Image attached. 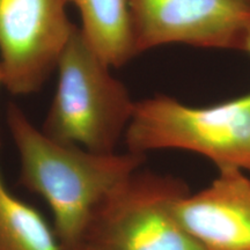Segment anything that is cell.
<instances>
[{"mask_svg": "<svg viewBox=\"0 0 250 250\" xmlns=\"http://www.w3.org/2000/svg\"><path fill=\"white\" fill-rule=\"evenodd\" d=\"M6 124L20 156V183L42 197L54 215L62 250H83L90 221L109 193L138 170L146 155L101 154L49 138L15 103Z\"/></svg>", "mask_w": 250, "mask_h": 250, "instance_id": "6da1fadb", "label": "cell"}, {"mask_svg": "<svg viewBox=\"0 0 250 250\" xmlns=\"http://www.w3.org/2000/svg\"><path fill=\"white\" fill-rule=\"evenodd\" d=\"M110 70L74 24L58 59L57 88L42 132L56 142L94 153L116 152L136 101Z\"/></svg>", "mask_w": 250, "mask_h": 250, "instance_id": "7a4b0ae2", "label": "cell"}, {"mask_svg": "<svg viewBox=\"0 0 250 250\" xmlns=\"http://www.w3.org/2000/svg\"><path fill=\"white\" fill-rule=\"evenodd\" d=\"M124 142L136 154L183 149L250 175V94L203 108L162 94L136 101Z\"/></svg>", "mask_w": 250, "mask_h": 250, "instance_id": "3957f363", "label": "cell"}, {"mask_svg": "<svg viewBox=\"0 0 250 250\" xmlns=\"http://www.w3.org/2000/svg\"><path fill=\"white\" fill-rule=\"evenodd\" d=\"M189 192L179 177L139 168L99 206L90 221L85 248L205 250L176 214V203Z\"/></svg>", "mask_w": 250, "mask_h": 250, "instance_id": "277c9868", "label": "cell"}, {"mask_svg": "<svg viewBox=\"0 0 250 250\" xmlns=\"http://www.w3.org/2000/svg\"><path fill=\"white\" fill-rule=\"evenodd\" d=\"M136 55L182 43L243 50L250 41V0H127Z\"/></svg>", "mask_w": 250, "mask_h": 250, "instance_id": "5b68a950", "label": "cell"}, {"mask_svg": "<svg viewBox=\"0 0 250 250\" xmlns=\"http://www.w3.org/2000/svg\"><path fill=\"white\" fill-rule=\"evenodd\" d=\"M65 0H0L2 87L15 96L40 92L56 71L74 24Z\"/></svg>", "mask_w": 250, "mask_h": 250, "instance_id": "8992f818", "label": "cell"}, {"mask_svg": "<svg viewBox=\"0 0 250 250\" xmlns=\"http://www.w3.org/2000/svg\"><path fill=\"white\" fill-rule=\"evenodd\" d=\"M218 171L210 186L176 203L177 217L205 250H250V175Z\"/></svg>", "mask_w": 250, "mask_h": 250, "instance_id": "52a82bcc", "label": "cell"}, {"mask_svg": "<svg viewBox=\"0 0 250 250\" xmlns=\"http://www.w3.org/2000/svg\"><path fill=\"white\" fill-rule=\"evenodd\" d=\"M80 14V29L111 68L136 57L127 0H65Z\"/></svg>", "mask_w": 250, "mask_h": 250, "instance_id": "ba28073f", "label": "cell"}, {"mask_svg": "<svg viewBox=\"0 0 250 250\" xmlns=\"http://www.w3.org/2000/svg\"><path fill=\"white\" fill-rule=\"evenodd\" d=\"M0 250H62L37 210L14 197L0 173Z\"/></svg>", "mask_w": 250, "mask_h": 250, "instance_id": "9c48e42d", "label": "cell"}, {"mask_svg": "<svg viewBox=\"0 0 250 250\" xmlns=\"http://www.w3.org/2000/svg\"><path fill=\"white\" fill-rule=\"evenodd\" d=\"M0 86H2V70H1V66H0Z\"/></svg>", "mask_w": 250, "mask_h": 250, "instance_id": "30bf717a", "label": "cell"}, {"mask_svg": "<svg viewBox=\"0 0 250 250\" xmlns=\"http://www.w3.org/2000/svg\"><path fill=\"white\" fill-rule=\"evenodd\" d=\"M247 51H248V52H250V41H249L248 45H247Z\"/></svg>", "mask_w": 250, "mask_h": 250, "instance_id": "8fae6325", "label": "cell"}, {"mask_svg": "<svg viewBox=\"0 0 250 250\" xmlns=\"http://www.w3.org/2000/svg\"><path fill=\"white\" fill-rule=\"evenodd\" d=\"M83 250H95V249L90 248V247H86V248H83Z\"/></svg>", "mask_w": 250, "mask_h": 250, "instance_id": "7c38bea8", "label": "cell"}]
</instances>
